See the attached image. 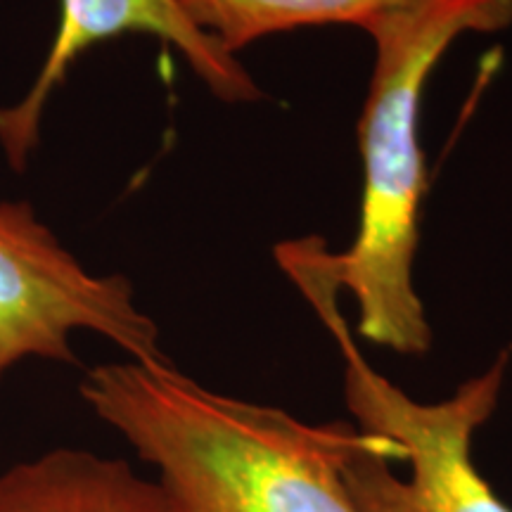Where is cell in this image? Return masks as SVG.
Here are the masks:
<instances>
[{
  "label": "cell",
  "mask_w": 512,
  "mask_h": 512,
  "mask_svg": "<svg viewBox=\"0 0 512 512\" xmlns=\"http://www.w3.org/2000/svg\"><path fill=\"white\" fill-rule=\"evenodd\" d=\"M79 392L155 467L178 512H356L342 470L373 439L356 425L211 392L174 363H105Z\"/></svg>",
  "instance_id": "cell-1"
},
{
  "label": "cell",
  "mask_w": 512,
  "mask_h": 512,
  "mask_svg": "<svg viewBox=\"0 0 512 512\" xmlns=\"http://www.w3.org/2000/svg\"><path fill=\"white\" fill-rule=\"evenodd\" d=\"M197 29L238 55L261 38L325 24L366 29L394 10L425 0H174Z\"/></svg>",
  "instance_id": "cell-7"
},
{
  "label": "cell",
  "mask_w": 512,
  "mask_h": 512,
  "mask_svg": "<svg viewBox=\"0 0 512 512\" xmlns=\"http://www.w3.org/2000/svg\"><path fill=\"white\" fill-rule=\"evenodd\" d=\"M512 27V0H425L368 24L373 74L358 119L361 209L354 242L325 254L330 278L356 306V332L399 356L430 354L434 332L415 290L425 152L420 114L427 81L451 46Z\"/></svg>",
  "instance_id": "cell-2"
},
{
  "label": "cell",
  "mask_w": 512,
  "mask_h": 512,
  "mask_svg": "<svg viewBox=\"0 0 512 512\" xmlns=\"http://www.w3.org/2000/svg\"><path fill=\"white\" fill-rule=\"evenodd\" d=\"M126 34L155 36L188 62L207 91L226 105H254L264 91L240 62L183 15L174 0H62V17L41 74L17 105L0 110V147L15 171L38 145L46 102L79 57Z\"/></svg>",
  "instance_id": "cell-5"
},
{
  "label": "cell",
  "mask_w": 512,
  "mask_h": 512,
  "mask_svg": "<svg viewBox=\"0 0 512 512\" xmlns=\"http://www.w3.org/2000/svg\"><path fill=\"white\" fill-rule=\"evenodd\" d=\"M74 332L110 339L145 366L171 363L131 280L88 271L29 202H0V380L29 358L76 363Z\"/></svg>",
  "instance_id": "cell-4"
},
{
  "label": "cell",
  "mask_w": 512,
  "mask_h": 512,
  "mask_svg": "<svg viewBox=\"0 0 512 512\" xmlns=\"http://www.w3.org/2000/svg\"><path fill=\"white\" fill-rule=\"evenodd\" d=\"M313 304L342 354L347 408L358 430L373 434L342 470L356 512H512L472 456L477 432L501 403L512 351H498L446 399L422 403L363 358L337 297Z\"/></svg>",
  "instance_id": "cell-3"
},
{
  "label": "cell",
  "mask_w": 512,
  "mask_h": 512,
  "mask_svg": "<svg viewBox=\"0 0 512 512\" xmlns=\"http://www.w3.org/2000/svg\"><path fill=\"white\" fill-rule=\"evenodd\" d=\"M0 512H178L126 460L53 448L0 472Z\"/></svg>",
  "instance_id": "cell-6"
}]
</instances>
